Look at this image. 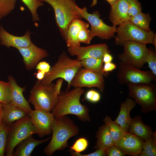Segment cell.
Returning <instances> with one entry per match:
<instances>
[{
    "label": "cell",
    "instance_id": "1",
    "mask_svg": "<svg viewBox=\"0 0 156 156\" xmlns=\"http://www.w3.org/2000/svg\"><path fill=\"white\" fill-rule=\"evenodd\" d=\"M84 90L82 88H75L64 92H60L58 101L52 111L54 118L57 119L69 114L75 115L83 122H89V109L82 105L80 99Z\"/></svg>",
    "mask_w": 156,
    "mask_h": 156
},
{
    "label": "cell",
    "instance_id": "2",
    "mask_svg": "<svg viewBox=\"0 0 156 156\" xmlns=\"http://www.w3.org/2000/svg\"><path fill=\"white\" fill-rule=\"evenodd\" d=\"M52 136L43 152L47 156H51L57 150H62L67 146L68 141L71 138L78 135V127L66 115L55 119L51 124Z\"/></svg>",
    "mask_w": 156,
    "mask_h": 156
},
{
    "label": "cell",
    "instance_id": "3",
    "mask_svg": "<svg viewBox=\"0 0 156 156\" xmlns=\"http://www.w3.org/2000/svg\"><path fill=\"white\" fill-rule=\"evenodd\" d=\"M82 67L80 60L77 59L70 58L64 51L60 55L57 62L51 67L49 71L45 74L43 79L39 81L42 85H49L55 79L62 78L68 82L66 91H68L75 75L79 69Z\"/></svg>",
    "mask_w": 156,
    "mask_h": 156
},
{
    "label": "cell",
    "instance_id": "4",
    "mask_svg": "<svg viewBox=\"0 0 156 156\" xmlns=\"http://www.w3.org/2000/svg\"><path fill=\"white\" fill-rule=\"evenodd\" d=\"M49 4L53 8L56 24L61 34L65 40L68 26L76 19H82L78 6L75 0H38Z\"/></svg>",
    "mask_w": 156,
    "mask_h": 156
},
{
    "label": "cell",
    "instance_id": "5",
    "mask_svg": "<svg viewBox=\"0 0 156 156\" xmlns=\"http://www.w3.org/2000/svg\"><path fill=\"white\" fill-rule=\"evenodd\" d=\"M55 85L51 83L44 85L37 81L31 90L28 102L33 105L35 109L52 112L59 98V95L55 90Z\"/></svg>",
    "mask_w": 156,
    "mask_h": 156
},
{
    "label": "cell",
    "instance_id": "6",
    "mask_svg": "<svg viewBox=\"0 0 156 156\" xmlns=\"http://www.w3.org/2000/svg\"><path fill=\"white\" fill-rule=\"evenodd\" d=\"M115 44L122 46L127 41H133L146 44H153L156 34L151 31H146L128 20L116 27Z\"/></svg>",
    "mask_w": 156,
    "mask_h": 156
},
{
    "label": "cell",
    "instance_id": "7",
    "mask_svg": "<svg viewBox=\"0 0 156 156\" xmlns=\"http://www.w3.org/2000/svg\"><path fill=\"white\" fill-rule=\"evenodd\" d=\"M37 134L36 129L28 115L10 126L5 150L6 156H13L16 146L27 137Z\"/></svg>",
    "mask_w": 156,
    "mask_h": 156
},
{
    "label": "cell",
    "instance_id": "8",
    "mask_svg": "<svg viewBox=\"0 0 156 156\" xmlns=\"http://www.w3.org/2000/svg\"><path fill=\"white\" fill-rule=\"evenodd\" d=\"M129 96L133 98L141 107L143 112L148 113L156 109V87L155 84L148 83L127 84Z\"/></svg>",
    "mask_w": 156,
    "mask_h": 156
},
{
    "label": "cell",
    "instance_id": "9",
    "mask_svg": "<svg viewBox=\"0 0 156 156\" xmlns=\"http://www.w3.org/2000/svg\"><path fill=\"white\" fill-rule=\"evenodd\" d=\"M123 52L119 54L120 61L129 64L138 69L142 68L146 62L148 49L146 44L133 41L125 42Z\"/></svg>",
    "mask_w": 156,
    "mask_h": 156
},
{
    "label": "cell",
    "instance_id": "10",
    "mask_svg": "<svg viewBox=\"0 0 156 156\" xmlns=\"http://www.w3.org/2000/svg\"><path fill=\"white\" fill-rule=\"evenodd\" d=\"M78 10L81 17L86 19L90 24V32L93 38L97 36L104 40L115 37L116 27L109 26L105 24L103 19L100 18L101 14L99 11H94L92 14L89 13L85 6L82 8L79 7Z\"/></svg>",
    "mask_w": 156,
    "mask_h": 156
},
{
    "label": "cell",
    "instance_id": "11",
    "mask_svg": "<svg viewBox=\"0 0 156 156\" xmlns=\"http://www.w3.org/2000/svg\"><path fill=\"white\" fill-rule=\"evenodd\" d=\"M121 84L128 83H148L155 81L156 76L151 71H143L121 61L117 75Z\"/></svg>",
    "mask_w": 156,
    "mask_h": 156
},
{
    "label": "cell",
    "instance_id": "12",
    "mask_svg": "<svg viewBox=\"0 0 156 156\" xmlns=\"http://www.w3.org/2000/svg\"><path fill=\"white\" fill-rule=\"evenodd\" d=\"M103 76L99 73L81 68L75 75L70 86L75 88L96 87L103 92L105 85Z\"/></svg>",
    "mask_w": 156,
    "mask_h": 156
},
{
    "label": "cell",
    "instance_id": "13",
    "mask_svg": "<svg viewBox=\"0 0 156 156\" xmlns=\"http://www.w3.org/2000/svg\"><path fill=\"white\" fill-rule=\"evenodd\" d=\"M40 138L52 133L51 124L54 119L52 113L39 109L32 110L27 114Z\"/></svg>",
    "mask_w": 156,
    "mask_h": 156
},
{
    "label": "cell",
    "instance_id": "14",
    "mask_svg": "<svg viewBox=\"0 0 156 156\" xmlns=\"http://www.w3.org/2000/svg\"><path fill=\"white\" fill-rule=\"evenodd\" d=\"M68 51L72 56H76L80 61L88 58H103L104 54L109 53L107 44L101 43L86 47L74 46L68 47Z\"/></svg>",
    "mask_w": 156,
    "mask_h": 156
},
{
    "label": "cell",
    "instance_id": "15",
    "mask_svg": "<svg viewBox=\"0 0 156 156\" xmlns=\"http://www.w3.org/2000/svg\"><path fill=\"white\" fill-rule=\"evenodd\" d=\"M16 49L23 57L26 69L29 71L34 69L41 60L49 55L45 50L37 47L33 43L27 47Z\"/></svg>",
    "mask_w": 156,
    "mask_h": 156
},
{
    "label": "cell",
    "instance_id": "16",
    "mask_svg": "<svg viewBox=\"0 0 156 156\" xmlns=\"http://www.w3.org/2000/svg\"><path fill=\"white\" fill-rule=\"evenodd\" d=\"M144 142L142 139L127 132L114 145L126 155L137 156L141 153Z\"/></svg>",
    "mask_w": 156,
    "mask_h": 156
},
{
    "label": "cell",
    "instance_id": "17",
    "mask_svg": "<svg viewBox=\"0 0 156 156\" xmlns=\"http://www.w3.org/2000/svg\"><path fill=\"white\" fill-rule=\"evenodd\" d=\"M31 32L27 30L22 36L12 35L6 31L2 24L0 25V44L8 48H20L27 47L33 43L30 39Z\"/></svg>",
    "mask_w": 156,
    "mask_h": 156
},
{
    "label": "cell",
    "instance_id": "18",
    "mask_svg": "<svg viewBox=\"0 0 156 156\" xmlns=\"http://www.w3.org/2000/svg\"><path fill=\"white\" fill-rule=\"evenodd\" d=\"M8 79L11 88V99L10 103L22 109L28 114L32 110L29 102L23 95V92L25 90V87L19 86L15 78L11 75H9Z\"/></svg>",
    "mask_w": 156,
    "mask_h": 156
},
{
    "label": "cell",
    "instance_id": "19",
    "mask_svg": "<svg viewBox=\"0 0 156 156\" xmlns=\"http://www.w3.org/2000/svg\"><path fill=\"white\" fill-rule=\"evenodd\" d=\"M111 6L108 18L113 26L116 27L129 20L128 0H118Z\"/></svg>",
    "mask_w": 156,
    "mask_h": 156
},
{
    "label": "cell",
    "instance_id": "20",
    "mask_svg": "<svg viewBox=\"0 0 156 156\" xmlns=\"http://www.w3.org/2000/svg\"><path fill=\"white\" fill-rule=\"evenodd\" d=\"M136 103L135 100L129 98L123 101L121 104L119 114L114 121L126 132H128L132 119L130 116V112L135 107Z\"/></svg>",
    "mask_w": 156,
    "mask_h": 156
},
{
    "label": "cell",
    "instance_id": "21",
    "mask_svg": "<svg viewBox=\"0 0 156 156\" xmlns=\"http://www.w3.org/2000/svg\"><path fill=\"white\" fill-rule=\"evenodd\" d=\"M49 137L42 140H38L31 135L21 142L16 147L13 156H30L34 148L37 146L49 141Z\"/></svg>",
    "mask_w": 156,
    "mask_h": 156
},
{
    "label": "cell",
    "instance_id": "22",
    "mask_svg": "<svg viewBox=\"0 0 156 156\" xmlns=\"http://www.w3.org/2000/svg\"><path fill=\"white\" fill-rule=\"evenodd\" d=\"M88 24L81 19H75L71 22L67 29L65 40L67 47L80 46L78 40V34L80 30Z\"/></svg>",
    "mask_w": 156,
    "mask_h": 156
},
{
    "label": "cell",
    "instance_id": "23",
    "mask_svg": "<svg viewBox=\"0 0 156 156\" xmlns=\"http://www.w3.org/2000/svg\"><path fill=\"white\" fill-rule=\"evenodd\" d=\"M142 139L147 140L154 133L151 127L144 124L140 115L132 119L128 132Z\"/></svg>",
    "mask_w": 156,
    "mask_h": 156
},
{
    "label": "cell",
    "instance_id": "24",
    "mask_svg": "<svg viewBox=\"0 0 156 156\" xmlns=\"http://www.w3.org/2000/svg\"><path fill=\"white\" fill-rule=\"evenodd\" d=\"M3 116L2 121L10 126L14 122L19 120L27 114L23 110L10 103L3 104Z\"/></svg>",
    "mask_w": 156,
    "mask_h": 156
},
{
    "label": "cell",
    "instance_id": "25",
    "mask_svg": "<svg viewBox=\"0 0 156 156\" xmlns=\"http://www.w3.org/2000/svg\"><path fill=\"white\" fill-rule=\"evenodd\" d=\"M96 137L97 141L94 148L96 150L102 149L106 150L114 145L108 128L105 125L99 127Z\"/></svg>",
    "mask_w": 156,
    "mask_h": 156
},
{
    "label": "cell",
    "instance_id": "26",
    "mask_svg": "<svg viewBox=\"0 0 156 156\" xmlns=\"http://www.w3.org/2000/svg\"><path fill=\"white\" fill-rule=\"evenodd\" d=\"M103 58H88L80 61L82 67L85 69L106 76L108 73L103 71Z\"/></svg>",
    "mask_w": 156,
    "mask_h": 156
},
{
    "label": "cell",
    "instance_id": "27",
    "mask_svg": "<svg viewBox=\"0 0 156 156\" xmlns=\"http://www.w3.org/2000/svg\"><path fill=\"white\" fill-rule=\"evenodd\" d=\"M103 121L105 125L108 127L114 144L126 132L120 125L112 121L110 117L106 116Z\"/></svg>",
    "mask_w": 156,
    "mask_h": 156
},
{
    "label": "cell",
    "instance_id": "28",
    "mask_svg": "<svg viewBox=\"0 0 156 156\" xmlns=\"http://www.w3.org/2000/svg\"><path fill=\"white\" fill-rule=\"evenodd\" d=\"M151 18L149 13H140L130 17L129 21L144 31H151L150 27Z\"/></svg>",
    "mask_w": 156,
    "mask_h": 156
},
{
    "label": "cell",
    "instance_id": "29",
    "mask_svg": "<svg viewBox=\"0 0 156 156\" xmlns=\"http://www.w3.org/2000/svg\"><path fill=\"white\" fill-rule=\"evenodd\" d=\"M156 132L146 140L145 141L142 151L140 154L142 156L156 155Z\"/></svg>",
    "mask_w": 156,
    "mask_h": 156
},
{
    "label": "cell",
    "instance_id": "30",
    "mask_svg": "<svg viewBox=\"0 0 156 156\" xmlns=\"http://www.w3.org/2000/svg\"><path fill=\"white\" fill-rule=\"evenodd\" d=\"M9 129V126L0 121V156H4L5 153Z\"/></svg>",
    "mask_w": 156,
    "mask_h": 156
},
{
    "label": "cell",
    "instance_id": "31",
    "mask_svg": "<svg viewBox=\"0 0 156 156\" xmlns=\"http://www.w3.org/2000/svg\"><path fill=\"white\" fill-rule=\"evenodd\" d=\"M27 6L30 10L33 22L38 21L39 18L37 13V9L40 7L42 6V2L38 0H21Z\"/></svg>",
    "mask_w": 156,
    "mask_h": 156
},
{
    "label": "cell",
    "instance_id": "32",
    "mask_svg": "<svg viewBox=\"0 0 156 156\" xmlns=\"http://www.w3.org/2000/svg\"><path fill=\"white\" fill-rule=\"evenodd\" d=\"M11 99V88L9 82L0 80V102L3 104L10 102Z\"/></svg>",
    "mask_w": 156,
    "mask_h": 156
},
{
    "label": "cell",
    "instance_id": "33",
    "mask_svg": "<svg viewBox=\"0 0 156 156\" xmlns=\"http://www.w3.org/2000/svg\"><path fill=\"white\" fill-rule=\"evenodd\" d=\"M16 3V0H0V21L14 10Z\"/></svg>",
    "mask_w": 156,
    "mask_h": 156
},
{
    "label": "cell",
    "instance_id": "34",
    "mask_svg": "<svg viewBox=\"0 0 156 156\" xmlns=\"http://www.w3.org/2000/svg\"><path fill=\"white\" fill-rule=\"evenodd\" d=\"M88 142L87 140L84 137L77 139L71 146L70 149L76 153H80L85 151L87 148Z\"/></svg>",
    "mask_w": 156,
    "mask_h": 156
},
{
    "label": "cell",
    "instance_id": "35",
    "mask_svg": "<svg viewBox=\"0 0 156 156\" xmlns=\"http://www.w3.org/2000/svg\"><path fill=\"white\" fill-rule=\"evenodd\" d=\"M89 24L83 27L80 31L78 37L79 42L89 44L93 38L91 35L90 30L88 29Z\"/></svg>",
    "mask_w": 156,
    "mask_h": 156
},
{
    "label": "cell",
    "instance_id": "36",
    "mask_svg": "<svg viewBox=\"0 0 156 156\" xmlns=\"http://www.w3.org/2000/svg\"><path fill=\"white\" fill-rule=\"evenodd\" d=\"M128 13L130 18L142 12V6L138 0H128Z\"/></svg>",
    "mask_w": 156,
    "mask_h": 156
},
{
    "label": "cell",
    "instance_id": "37",
    "mask_svg": "<svg viewBox=\"0 0 156 156\" xmlns=\"http://www.w3.org/2000/svg\"><path fill=\"white\" fill-rule=\"evenodd\" d=\"M148 49V53L146 62L152 72L156 76V55L153 50L150 48Z\"/></svg>",
    "mask_w": 156,
    "mask_h": 156
},
{
    "label": "cell",
    "instance_id": "38",
    "mask_svg": "<svg viewBox=\"0 0 156 156\" xmlns=\"http://www.w3.org/2000/svg\"><path fill=\"white\" fill-rule=\"evenodd\" d=\"M85 98L90 102L96 103L100 100L101 96L97 91L94 90H90L86 93Z\"/></svg>",
    "mask_w": 156,
    "mask_h": 156
},
{
    "label": "cell",
    "instance_id": "39",
    "mask_svg": "<svg viewBox=\"0 0 156 156\" xmlns=\"http://www.w3.org/2000/svg\"><path fill=\"white\" fill-rule=\"evenodd\" d=\"M69 151L71 155L73 156H105L106 155V150L102 149H99L92 153L85 154L76 153L70 149Z\"/></svg>",
    "mask_w": 156,
    "mask_h": 156
},
{
    "label": "cell",
    "instance_id": "40",
    "mask_svg": "<svg viewBox=\"0 0 156 156\" xmlns=\"http://www.w3.org/2000/svg\"><path fill=\"white\" fill-rule=\"evenodd\" d=\"M106 155L107 156H123L125 154L115 145L106 150Z\"/></svg>",
    "mask_w": 156,
    "mask_h": 156
},
{
    "label": "cell",
    "instance_id": "41",
    "mask_svg": "<svg viewBox=\"0 0 156 156\" xmlns=\"http://www.w3.org/2000/svg\"><path fill=\"white\" fill-rule=\"evenodd\" d=\"M50 68L49 63L44 61L39 62L36 67V69L43 71L46 73L49 71Z\"/></svg>",
    "mask_w": 156,
    "mask_h": 156
},
{
    "label": "cell",
    "instance_id": "42",
    "mask_svg": "<svg viewBox=\"0 0 156 156\" xmlns=\"http://www.w3.org/2000/svg\"><path fill=\"white\" fill-rule=\"evenodd\" d=\"M116 66L115 64L111 62L105 63L103 66V71L105 73L112 71L116 68Z\"/></svg>",
    "mask_w": 156,
    "mask_h": 156
},
{
    "label": "cell",
    "instance_id": "43",
    "mask_svg": "<svg viewBox=\"0 0 156 156\" xmlns=\"http://www.w3.org/2000/svg\"><path fill=\"white\" fill-rule=\"evenodd\" d=\"M63 79L62 78L58 79L55 85V91L58 95H59L60 92L61 88L62 86Z\"/></svg>",
    "mask_w": 156,
    "mask_h": 156
},
{
    "label": "cell",
    "instance_id": "44",
    "mask_svg": "<svg viewBox=\"0 0 156 156\" xmlns=\"http://www.w3.org/2000/svg\"><path fill=\"white\" fill-rule=\"evenodd\" d=\"M103 59V62L106 63L111 62L113 60V57L109 53L107 52L104 54Z\"/></svg>",
    "mask_w": 156,
    "mask_h": 156
},
{
    "label": "cell",
    "instance_id": "45",
    "mask_svg": "<svg viewBox=\"0 0 156 156\" xmlns=\"http://www.w3.org/2000/svg\"><path fill=\"white\" fill-rule=\"evenodd\" d=\"M45 74L46 73L43 71L38 70L37 72L35 73V75L38 80L40 81L43 79Z\"/></svg>",
    "mask_w": 156,
    "mask_h": 156
},
{
    "label": "cell",
    "instance_id": "46",
    "mask_svg": "<svg viewBox=\"0 0 156 156\" xmlns=\"http://www.w3.org/2000/svg\"><path fill=\"white\" fill-rule=\"evenodd\" d=\"M111 6L112 5L118 0H105ZM97 0H92V3L90 5V7L94 6L97 3Z\"/></svg>",
    "mask_w": 156,
    "mask_h": 156
},
{
    "label": "cell",
    "instance_id": "47",
    "mask_svg": "<svg viewBox=\"0 0 156 156\" xmlns=\"http://www.w3.org/2000/svg\"><path fill=\"white\" fill-rule=\"evenodd\" d=\"M3 116V104L0 102V121H2Z\"/></svg>",
    "mask_w": 156,
    "mask_h": 156
}]
</instances>
